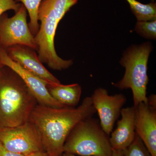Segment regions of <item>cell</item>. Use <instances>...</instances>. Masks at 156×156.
<instances>
[{
    "mask_svg": "<svg viewBox=\"0 0 156 156\" xmlns=\"http://www.w3.org/2000/svg\"><path fill=\"white\" fill-rule=\"evenodd\" d=\"M96 112L91 97H87L77 108L37 104L29 121L38 131L44 150L50 156H61L65 142L73 128Z\"/></svg>",
    "mask_w": 156,
    "mask_h": 156,
    "instance_id": "1",
    "label": "cell"
},
{
    "mask_svg": "<svg viewBox=\"0 0 156 156\" xmlns=\"http://www.w3.org/2000/svg\"><path fill=\"white\" fill-rule=\"evenodd\" d=\"M37 103L16 73L5 66L0 69V128L27 122Z\"/></svg>",
    "mask_w": 156,
    "mask_h": 156,
    "instance_id": "2",
    "label": "cell"
},
{
    "mask_svg": "<svg viewBox=\"0 0 156 156\" xmlns=\"http://www.w3.org/2000/svg\"><path fill=\"white\" fill-rule=\"evenodd\" d=\"M152 48L150 42L131 46L124 52L120 61L126 72L122 79L113 85L120 90L131 89L134 107L140 102H147V64Z\"/></svg>",
    "mask_w": 156,
    "mask_h": 156,
    "instance_id": "3",
    "label": "cell"
},
{
    "mask_svg": "<svg viewBox=\"0 0 156 156\" xmlns=\"http://www.w3.org/2000/svg\"><path fill=\"white\" fill-rule=\"evenodd\" d=\"M63 151L81 156H112L109 136L92 117L75 126L66 140Z\"/></svg>",
    "mask_w": 156,
    "mask_h": 156,
    "instance_id": "4",
    "label": "cell"
},
{
    "mask_svg": "<svg viewBox=\"0 0 156 156\" xmlns=\"http://www.w3.org/2000/svg\"><path fill=\"white\" fill-rule=\"evenodd\" d=\"M38 17L41 25L34 39L37 46L39 59L52 69H67L72 65L73 62L62 59L56 53L54 38L58 24L50 0L42 1L39 6Z\"/></svg>",
    "mask_w": 156,
    "mask_h": 156,
    "instance_id": "5",
    "label": "cell"
},
{
    "mask_svg": "<svg viewBox=\"0 0 156 156\" xmlns=\"http://www.w3.org/2000/svg\"><path fill=\"white\" fill-rule=\"evenodd\" d=\"M27 11L22 4L13 17H9L5 13L0 16V48L6 50L18 45L37 50L27 23Z\"/></svg>",
    "mask_w": 156,
    "mask_h": 156,
    "instance_id": "6",
    "label": "cell"
},
{
    "mask_svg": "<svg viewBox=\"0 0 156 156\" xmlns=\"http://www.w3.org/2000/svg\"><path fill=\"white\" fill-rule=\"evenodd\" d=\"M0 142L8 150L25 156L44 151L38 131L30 121L16 127L0 128Z\"/></svg>",
    "mask_w": 156,
    "mask_h": 156,
    "instance_id": "7",
    "label": "cell"
},
{
    "mask_svg": "<svg viewBox=\"0 0 156 156\" xmlns=\"http://www.w3.org/2000/svg\"><path fill=\"white\" fill-rule=\"evenodd\" d=\"M90 97L99 116L100 126L109 136L127 98L122 94L109 95L107 90L102 88L95 89Z\"/></svg>",
    "mask_w": 156,
    "mask_h": 156,
    "instance_id": "8",
    "label": "cell"
},
{
    "mask_svg": "<svg viewBox=\"0 0 156 156\" xmlns=\"http://www.w3.org/2000/svg\"><path fill=\"white\" fill-rule=\"evenodd\" d=\"M0 62L3 65L11 69L20 77L39 104L54 108L66 107L58 103L51 96L45 81L12 60L8 56L6 50L1 48Z\"/></svg>",
    "mask_w": 156,
    "mask_h": 156,
    "instance_id": "9",
    "label": "cell"
},
{
    "mask_svg": "<svg viewBox=\"0 0 156 156\" xmlns=\"http://www.w3.org/2000/svg\"><path fill=\"white\" fill-rule=\"evenodd\" d=\"M13 61L45 81L47 85L56 86L60 81L44 66L34 50L23 45H14L5 50Z\"/></svg>",
    "mask_w": 156,
    "mask_h": 156,
    "instance_id": "10",
    "label": "cell"
},
{
    "mask_svg": "<svg viewBox=\"0 0 156 156\" xmlns=\"http://www.w3.org/2000/svg\"><path fill=\"white\" fill-rule=\"evenodd\" d=\"M135 131L151 156H156V108L147 102L135 106Z\"/></svg>",
    "mask_w": 156,
    "mask_h": 156,
    "instance_id": "11",
    "label": "cell"
},
{
    "mask_svg": "<svg viewBox=\"0 0 156 156\" xmlns=\"http://www.w3.org/2000/svg\"><path fill=\"white\" fill-rule=\"evenodd\" d=\"M122 118L117 122V128L110 134L109 141L113 150L122 151L133 142L136 134V111L134 106L123 108Z\"/></svg>",
    "mask_w": 156,
    "mask_h": 156,
    "instance_id": "12",
    "label": "cell"
},
{
    "mask_svg": "<svg viewBox=\"0 0 156 156\" xmlns=\"http://www.w3.org/2000/svg\"><path fill=\"white\" fill-rule=\"evenodd\" d=\"M47 87L51 96L65 106L75 107L80 102L82 91L79 84L47 85Z\"/></svg>",
    "mask_w": 156,
    "mask_h": 156,
    "instance_id": "13",
    "label": "cell"
},
{
    "mask_svg": "<svg viewBox=\"0 0 156 156\" xmlns=\"http://www.w3.org/2000/svg\"><path fill=\"white\" fill-rule=\"evenodd\" d=\"M137 21H152L156 20V4L151 3L144 5L136 0H126Z\"/></svg>",
    "mask_w": 156,
    "mask_h": 156,
    "instance_id": "14",
    "label": "cell"
},
{
    "mask_svg": "<svg viewBox=\"0 0 156 156\" xmlns=\"http://www.w3.org/2000/svg\"><path fill=\"white\" fill-rule=\"evenodd\" d=\"M15 2H21L28 12L30 18L29 27L34 36L37 33L39 30L38 12L42 0H14Z\"/></svg>",
    "mask_w": 156,
    "mask_h": 156,
    "instance_id": "15",
    "label": "cell"
},
{
    "mask_svg": "<svg viewBox=\"0 0 156 156\" xmlns=\"http://www.w3.org/2000/svg\"><path fill=\"white\" fill-rule=\"evenodd\" d=\"M122 156H151L140 137L136 134L133 142L122 151Z\"/></svg>",
    "mask_w": 156,
    "mask_h": 156,
    "instance_id": "16",
    "label": "cell"
},
{
    "mask_svg": "<svg viewBox=\"0 0 156 156\" xmlns=\"http://www.w3.org/2000/svg\"><path fill=\"white\" fill-rule=\"evenodd\" d=\"M57 23L64 17L72 7L76 5L78 0H50Z\"/></svg>",
    "mask_w": 156,
    "mask_h": 156,
    "instance_id": "17",
    "label": "cell"
},
{
    "mask_svg": "<svg viewBox=\"0 0 156 156\" xmlns=\"http://www.w3.org/2000/svg\"><path fill=\"white\" fill-rule=\"evenodd\" d=\"M135 31L145 38L154 40L156 38V20L148 21H137Z\"/></svg>",
    "mask_w": 156,
    "mask_h": 156,
    "instance_id": "18",
    "label": "cell"
},
{
    "mask_svg": "<svg viewBox=\"0 0 156 156\" xmlns=\"http://www.w3.org/2000/svg\"><path fill=\"white\" fill-rule=\"evenodd\" d=\"M20 5L14 0H0V16L9 10H13L16 13Z\"/></svg>",
    "mask_w": 156,
    "mask_h": 156,
    "instance_id": "19",
    "label": "cell"
},
{
    "mask_svg": "<svg viewBox=\"0 0 156 156\" xmlns=\"http://www.w3.org/2000/svg\"><path fill=\"white\" fill-rule=\"evenodd\" d=\"M0 156H26L8 150L0 142Z\"/></svg>",
    "mask_w": 156,
    "mask_h": 156,
    "instance_id": "20",
    "label": "cell"
},
{
    "mask_svg": "<svg viewBox=\"0 0 156 156\" xmlns=\"http://www.w3.org/2000/svg\"><path fill=\"white\" fill-rule=\"evenodd\" d=\"M147 103L150 106L156 108V96L154 94H152L147 97Z\"/></svg>",
    "mask_w": 156,
    "mask_h": 156,
    "instance_id": "21",
    "label": "cell"
},
{
    "mask_svg": "<svg viewBox=\"0 0 156 156\" xmlns=\"http://www.w3.org/2000/svg\"><path fill=\"white\" fill-rule=\"evenodd\" d=\"M26 156H50V155L45 151H41L34 152Z\"/></svg>",
    "mask_w": 156,
    "mask_h": 156,
    "instance_id": "22",
    "label": "cell"
},
{
    "mask_svg": "<svg viewBox=\"0 0 156 156\" xmlns=\"http://www.w3.org/2000/svg\"><path fill=\"white\" fill-rule=\"evenodd\" d=\"M112 156H122V151L112 150Z\"/></svg>",
    "mask_w": 156,
    "mask_h": 156,
    "instance_id": "23",
    "label": "cell"
},
{
    "mask_svg": "<svg viewBox=\"0 0 156 156\" xmlns=\"http://www.w3.org/2000/svg\"><path fill=\"white\" fill-rule=\"evenodd\" d=\"M61 156H76L75 155L73 154L66 153H63Z\"/></svg>",
    "mask_w": 156,
    "mask_h": 156,
    "instance_id": "24",
    "label": "cell"
},
{
    "mask_svg": "<svg viewBox=\"0 0 156 156\" xmlns=\"http://www.w3.org/2000/svg\"><path fill=\"white\" fill-rule=\"evenodd\" d=\"M3 66H4L1 63V62H0V69H1V68Z\"/></svg>",
    "mask_w": 156,
    "mask_h": 156,
    "instance_id": "25",
    "label": "cell"
},
{
    "mask_svg": "<svg viewBox=\"0 0 156 156\" xmlns=\"http://www.w3.org/2000/svg\"><path fill=\"white\" fill-rule=\"evenodd\" d=\"M151 1L152 2H154V0H151Z\"/></svg>",
    "mask_w": 156,
    "mask_h": 156,
    "instance_id": "26",
    "label": "cell"
}]
</instances>
